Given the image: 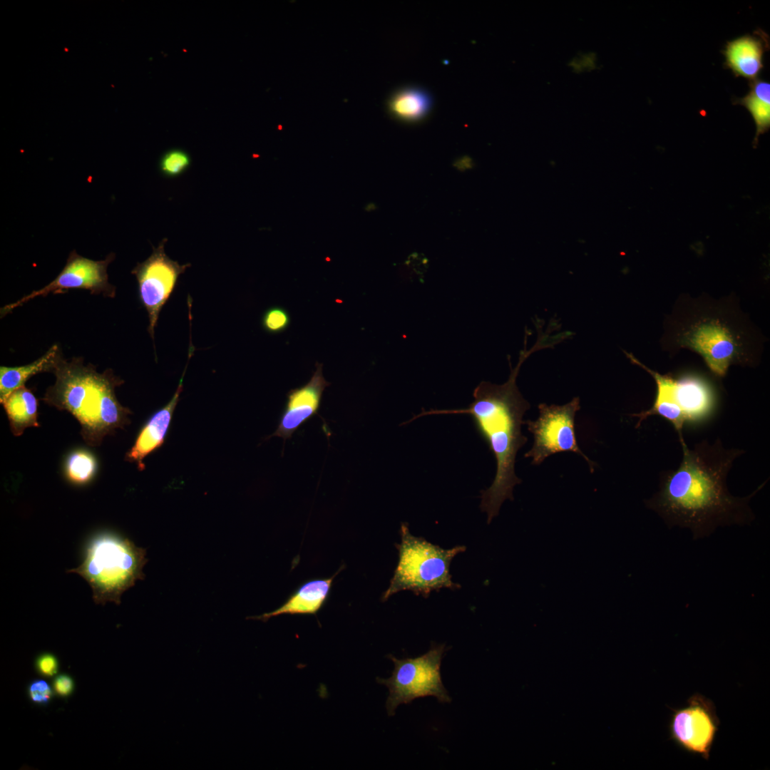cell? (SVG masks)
I'll use <instances>...</instances> for the list:
<instances>
[{"mask_svg": "<svg viewBox=\"0 0 770 770\" xmlns=\"http://www.w3.org/2000/svg\"><path fill=\"white\" fill-rule=\"evenodd\" d=\"M185 370L180 379L178 388L170 401L155 412L140 430L133 446L125 456V460L135 463L139 471L145 469L143 459L164 443L175 407L183 391V381Z\"/></svg>", "mask_w": 770, "mask_h": 770, "instance_id": "cell-15", "label": "cell"}, {"mask_svg": "<svg viewBox=\"0 0 770 770\" xmlns=\"http://www.w3.org/2000/svg\"><path fill=\"white\" fill-rule=\"evenodd\" d=\"M330 384L322 374V364L317 363L310 380L304 385L290 390L287 394L284 409L276 431L269 436L281 437L285 441L313 416L318 414L322 394Z\"/></svg>", "mask_w": 770, "mask_h": 770, "instance_id": "cell-13", "label": "cell"}, {"mask_svg": "<svg viewBox=\"0 0 770 770\" xmlns=\"http://www.w3.org/2000/svg\"><path fill=\"white\" fill-rule=\"evenodd\" d=\"M29 695L33 702L38 704H46L51 700L53 692L50 685L45 680L37 679L29 685Z\"/></svg>", "mask_w": 770, "mask_h": 770, "instance_id": "cell-24", "label": "cell"}, {"mask_svg": "<svg viewBox=\"0 0 770 770\" xmlns=\"http://www.w3.org/2000/svg\"><path fill=\"white\" fill-rule=\"evenodd\" d=\"M73 688V681L67 674H60L54 679L53 690L61 697H68L72 693Z\"/></svg>", "mask_w": 770, "mask_h": 770, "instance_id": "cell-26", "label": "cell"}, {"mask_svg": "<svg viewBox=\"0 0 770 770\" xmlns=\"http://www.w3.org/2000/svg\"><path fill=\"white\" fill-rule=\"evenodd\" d=\"M400 534L401 543L396 545L398 564L383 594V601L402 590H411L416 595L427 597L435 590L461 587L452 580L450 565L455 556L466 550L465 546L442 548L423 538L413 535L406 523H401Z\"/></svg>", "mask_w": 770, "mask_h": 770, "instance_id": "cell-7", "label": "cell"}, {"mask_svg": "<svg viewBox=\"0 0 770 770\" xmlns=\"http://www.w3.org/2000/svg\"><path fill=\"white\" fill-rule=\"evenodd\" d=\"M538 408V418L524 421L534 437L532 448L524 456L531 458L533 465H539L554 453L574 452L587 462L592 473L595 463L580 448L575 436V417L580 409L579 397L564 405L541 403Z\"/></svg>", "mask_w": 770, "mask_h": 770, "instance_id": "cell-9", "label": "cell"}, {"mask_svg": "<svg viewBox=\"0 0 770 770\" xmlns=\"http://www.w3.org/2000/svg\"><path fill=\"white\" fill-rule=\"evenodd\" d=\"M624 352L632 364L650 374L656 384L652 406L630 415L638 419L637 428L648 417L659 416L669 422L680 436L683 435L685 426L703 425L715 416L720 396L715 382L710 377L694 371L678 375L662 374L645 366L632 353Z\"/></svg>", "mask_w": 770, "mask_h": 770, "instance_id": "cell-5", "label": "cell"}, {"mask_svg": "<svg viewBox=\"0 0 770 770\" xmlns=\"http://www.w3.org/2000/svg\"><path fill=\"white\" fill-rule=\"evenodd\" d=\"M53 373L55 383L48 387L42 400L74 416L88 445L100 446L106 436L130 423L132 411L119 403L115 394L124 381L112 369L99 373L82 358L62 357Z\"/></svg>", "mask_w": 770, "mask_h": 770, "instance_id": "cell-3", "label": "cell"}, {"mask_svg": "<svg viewBox=\"0 0 770 770\" xmlns=\"http://www.w3.org/2000/svg\"><path fill=\"white\" fill-rule=\"evenodd\" d=\"M749 86L746 95L735 98L733 103L745 107L751 115L756 125L754 146L756 147L759 135L770 128V83L758 78L750 81Z\"/></svg>", "mask_w": 770, "mask_h": 770, "instance_id": "cell-19", "label": "cell"}, {"mask_svg": "<svg viewBox=\"0 0 770 770\" xmlns=\"http://www.w3.org/2000/svg\"><path fill=\"white\" fill-rule=\"evenodd\" d=\"M8 417L11 431L21 436L29 427H38V399L25 386L14 390L2 403Z\"/></svg>", "mask_w": 770, "mask_h": 770, "instance_id": "cell-18", "label": "cell"}, {"mask_svg": "<svg viewBox=\"0 0 770 770\" xmlns=\"http://www.w3.org/2000/svg\"><path fill=\"white\" fill-rule=\"evenodd\" d=\"M432 105L430 95L423 89L408 87L395 92L388 107L391 114L404 121H416L425 117Z\"/></svg>", "mask_w": 770, "mask_h": 770, "instance_id": "cell-20", "label": "cell"}, {"mask_svg": "<svg viewBox=\"0 0 770 770\" xmlns=\"http://www.w3.org/2000/svg\"><path fill=\"white\" fill-rule=\"evenodd\" d=\"M532 349L526 347L520 352L516 366L503 384L481 381L474 389L473 401L468 407L451 410L423 411L409 421L421 416L435 414H468L476 428L489 446L496 461V473L489 488L481 491L480 508L488 515L487 522L498 515L502 503L506 499L513 500L515 486L521 483L515 475V463L518 450L525 445L528 438L521 432L524 424L523 416L530 409V404L523 397L516 384V379L523 362L533 351L546 346L543 339Z\"/></svg>", "mask_w": 770, "mask_h": 770, "instance_id": "cell-2", "label": "cell"}, {"mask_svg": "<svg viewBox=\"0 0 770 770\" xmlns=\"http://www.w3.org/2000/svg\"><path fill=\"white\" fill-rule=\"evenodd\" d=\"M290 316L283 307L274 306L268 308L262 317V326L270 334H278L287 329Z\"/></svg>", "mask_w": 770, "mask_h": 770, "instance_id": "cell-23", "label": "cell"}, {"mask_svg": "<svg viewBox=\"0 0 770 770\" xmlns=\"http://www.w3.org/2000/svg\"><path fill=\"white\" fill-rule=\"evenodd\" d=\"M145 554L129 539L104 531L89 540L82 563L68 572L86 580L96 603L119 605L123 592L144 578Z\"/></svg>", "mask_w": 770, "mask_h": 770, "instance_id": "cell-6", "label": "cell"}, {"mask_svg": "<svg viewBox=\"0 0 770 770\" xmlns=\"http://www.w3.org/2000/svg\"><path fill=\"white\" fill-rule=\"evenodd\" d=\"M166 242L167 238H164L157 247H153L152 254L131 271L138 282L139 301L148 313V331L153 340L162 308L174 291L180 275L191 265H180L168 257Z\"/></svg>", "mask_w": 770, "mask_h": 770, "instance_id": "cell-10", "label": "cell"}, {"mask_svg": "<svg viewBox=\"0 0 770 770\" xmlns=\"http://www.w3.org/2000/svg\"><path fill=\"white\" fill-rule=\"evenodd\" d=\"M719 724L714 702L695 693L685 706L672 711L669 737L682 750L708 760Z\"/></svg>", "mask_w": 770, "mask_h": 770, "instance_id": "cell-11", "label": "cell"}, {"mask_svg": "<svg viewBox=\"0 0 770 770\" xmlns=\"http://www.w3.org/2000/svg\"><path fill=\"white\" fill-rule=\"evenodd\" d=\"M64 468L66 477L71 483L84 485L95 476L98 463L91 452L85 449H77L68 456Z\"/></svg>", "mask_w": 770, "mask_h": 770, "instance_id": "cell-21", "label": "cell"}, {"mask_svg": "<svg viewBox=\"0 0 770 770\" xmlns=\"http://www.w3.org/2000/svg\"><path fill=\"white\" fill-rule=\"evenodd\" d=\"M190 163V157L187 152L181 149H172L161 157L159 169L163 176L175 178L185 173Z\"/></svg>", "mask_w": 770, "mask_h": 770, "instance_id": "cell-22", "label": "cell"}, {"mask_svg": "<svg viewBox=\"0 0 770 770\" xmlns=\"http://www.w3.org/2000/svg\"><path fill=\"white\" fill-rule=\"evenodd\" d=\"M337 574L329 578L305 582L279 608L253 618L266 621L272 617L285 614L315 615L327 601Z\"/></svg>", "mask_w": 770, "mask_h": 770, "instance_id": "cell-16", "label": "cell"}, {"mask_svg": "<svg viewBox=\"0 0 770 770\" xmlns=\"http://www.w3.org/2000/svg\"><path fill=\"white\" fill-rule=\"evenodd\" d=\"M446 651L445 644H432L427 652L415 658L389 656L394 664L392 674L387 679L377 678V682L389 689L386 707L389 716L395 714L399 705L409 704L419 697L433 696L442 703L451 701L440 672Z\"/></svg>", "mask_w": 770, "mask_h": 770, "instance_id": "cell-8", "label": "cell"}, {"mask_svg": "<svg viewBox=\"0 0 770 770\" xmlns=\"http://www.w3.org/2000/svg\"><path fill=\"white\" fill-rule=\"evenodd\" d=\"M115 255L109 254L103 260H93L78 255L76 250L69 254L66 263L58 276L43 288L33 291L20 299L1 308V317L10 313L30 300L46 297L51 293H61L69 289H83L91 294L114 297L115 287L108 282L107 269L114 260Z\"/></svg>", "mask_w": 770, "mask_h": 770, "instance_id": "cell-12", "label": "cell"}, {"mask_svg": "<svg viewBox=\"0 0 770 770\" xmlns=\"http://www.w3.org/2000/svg\"><path fill=\"white\" fill-rule=\"evenodd\" d=\"M36 667L38 672L45 677L56 675L58 669L57 659L49 653L41 654L36 659Z\"/></svg>", "mask_w": 770, "mask_h": 770, "instance_id": "cell-25", "label": "cell"}, {"mask_svg": "<svg viewBox=\"0 0 770 770\" xmlns=\"http://www.w3.org/2000/svg\"><path fill=\"white\" fill-rule=\"evenodd\" d=\"M678 437L682 461L676 469L660 473L658 490L645 501L646 507L669 528H688L694 540L709 536L719 527L750 525L755 519L750 502L768 480L746 496L730 493L728 474L745 451L727 448L719 438L690 448L683 435Z\"/></svg>", "mask_w": 770, "mask_h": 770, "instance_id": "cell-1", "label": "cell"}, {"mask_svg": "<svg viewBox=\"0 0 770 770\" xmlns=\"http://www.w3.org/2000/svg\"><path fill=\"white\" fill-rule=\"evenodd\" d=\"M63 357L61 348L53 344L34 361L20 366H0L1 404L16 389L23 386L33 376L42 372H53Z\"/></svg>", "mask_w": 770, "mask_h": 770, "instance_id": "cell-17", "label": "cell"}, {"mask_svg": "<svg viewBox=\"0 0 770 770\" xmlns=\"http://www.w3.org/2000/svg\"><path fill=\"white\" fill-rule=\"evenodd\" d=\"M769 38L759 30L753 35L746 34L727 41L722 51L725 61L724 66L732 71L735 77H742L752 81L760 75L764 67V53L769 48Z\"/></svg>", "mask_w": 770, "mask_h": 770, "instance_id": "cell-14", "label": "cell"}, {"mask_svg": "<svg viewBox=\"0 0 770 770\" xmlns=\"http://www.w3.org/2000/svg\"><path fill=\"white\" fill-rule=\"evenodd\" d=\"M690 302L672 322L670 333L676 347L698 353L719 379L732 365L756 364V337L739 309L729 302Z\"/></svg>", "mask_w": 770, "mask_h": 770, "instance_id": "cell-4", "label": "cell"}]
</instances>
